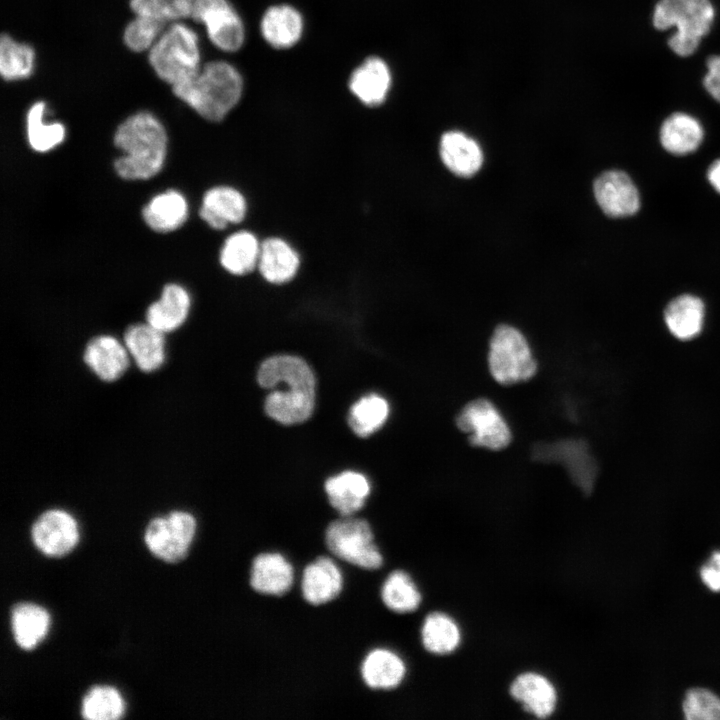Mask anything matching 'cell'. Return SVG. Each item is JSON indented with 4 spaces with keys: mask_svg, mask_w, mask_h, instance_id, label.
<instances>
[{
    "mask_svg": "<svg viewBox=\"0 0 720 720\" xmlns=\"http://www.w3.org/2000/svg\"><path fill=\"white\" fill-rule=\"evenodd\" d=\"M327 548L338 558L364 569H377L382 555L374 542L370 525L364 519L343 516L326 529Z\"/></svg>",
    "mask_w": 720,
    "mask_h": 720,
    "instance_id": "52a82bcc",
    "label": "cell"
},
{
    "mask_svg": "<svg viewBox=\"0 0 720 720\" xmlns=\"http://www.w3.org/2000/svg\"><path fill=\"white\" fill-rule=\"evenodd\" d=\"M514 699L525 710L538 718L550 716L556 706L557 695L553 685L542 675L524 673L519 675L510 688Z\"/></svg>",
    "mask_w": 720,
    "mask_h": 720,
    "instance_id": "d4e9b609",
    "label": "cell"
},
{
    "mask_svg": "<svg viewBox=\"0 0 720 720\" xmlns=\"http://www.w3.org/2000/svg\"><path fill=\"white\" fill-rule=\"evenodd\" d=\"M194 3L195 0H130V8L136 15L167 23L191 17Z\"/></svg>",
    "mask_w": 720,
    "mask_h": 720,
    "instance_id": "8d00e7d4",
    "label": "cell"
},
{
    "mask_svg": "<svg viewBox=\"0 0 720 720\" xmlns=\"http://www.w3.org/2000/svg\"><path fill=\"white\" fill-rule=\"evenodd\" d=\"M384 604L397 613H407L418 608L421 595L410 576L400 570L392 572L381 590Z\"/></svg>",
    "mask_w": 720,
    "mask_h": 720,
    "instance_id": "e575fe53",
    "label": "cell"
},
{
    "mask_svg": "<svg viewBox=\"0 0 720 720\" xmlns=\"http://www.w3.org/2000/svg\"><path fill=\"white\" fill-rule=\"evenodd\" d=\"M706 67L707 72L703 79L704 88L720 103V55L709 57Z\"/></svg>",
    "mask_w": 720,
    "mask_h": 720,
    "instance_id": "ab89813d",
    "label": "cell"
},
{
    "mask_svg": "<svg viewBox=\"0 0 720 720\" xmlns=\"http://www.w3.org/2000/svg\"><path fill=\"white\" fill-rule=\"evenodd\" d=\"M196 531V520L186 511H172L153 518L147 525L144 540L157 558L175 563L185 558Z\"/></svg>",
    "mask_w": 720,
    "mask_h": 720,
    "instance_id": "ba28073f",
    "label": "cell"
},
{
    "mask_svg": "<svg viewBox=\"0 0 720 720\" xmlns=\"http://www.w3.org/2000/svg\"><path fill=\"white\" fill-rule=\"evenodd\" d=\"M405 665L401 658L390 650L375 649L364 659L361 674L364 682L372 689H391L404 678Z\"/></svg>",
    "mask_w": 720,
    "mask_h": 720,
    "instance_id": "f546056e",
    "label": "cell"
},
{
    "mask_svg": "<svg viewBox=\"0 0 720 720\" xmlns=\"http://www.w3.org/2000/svg\"><path fill=\"white\" fill-rule=\"evenodd\" d=\"M682 709L689 720H720V698L705 688L687 691Z\"/></svg>",
    "mask_w": 720,
    "mask_h": 720,
    "instance_id": "f35d334b",
    "label": "cell"
},
{
    "mask_svg": "<svg viewBox=\"0 0 720 720\" xmlns=\"http://www.w3.org/2000/svg\"><path fill=\"white\" fill-rule=\"evenodd\" d=\"M292 565L279 553L259 554L252 563L250 584L259 593L283 595L292 586Z\"/></svg>",
    "mask_w": 720,
    "mask_h": 720,
    "instance_id": "7402d4cb",
    "label": "cell"
},
{
    "mask_svg": "<svg viewBox=\"0 0 720 720\" xmlns=\"http://www.w3.org/2000/svg\"><path fill=\"white\" fill-rule=\"evenodd\" d=\"M114 144L123 155L114 162L116 173L126 180H146L162 168L167 152V134L149 112H139L122 122Z\"/></svg>",
    "mask_w": 720,
    "mask_h": 720,
    "instance_id": "7a4b0ae2",
    "label": "cell"
},
{
    "mask_svg": "<svg viewBox=\"0 0 720 720\" xmlns=\"http://www.w3.org/2000/svg\"><path fill=\"white\" fill-rule=\"evenodd\" d=\"M148 59L158 77L172 86L189 79L200 70L197 34L174 23L150 48Z\"/></svg>",
    "mask_w": 720,
    "mask_h": 720,
    "instance_id": "5b68a950",
    "label": "cell"
},
{
    "mask_svg": "<svg viewBox=\"0 0 720 720\" xmlns=\"http://www.w3.org/2000/svg\"><path fill=\"white\" fill-rule=\"evenodd\" d=\"M703 583L712 591H720V551H715L709 561L701 568Z\"/></svg>",
    "mask_w": 720,
    "mask_h": 720,
    "instance_id": "60d3db41",
    "label": "cell"
},
{
    "mask_svg": "<svg viewBox=\"0 0 720 720\" xmlns=\"http://www.w3.org/2000/svg\"><path fill=\"white\" fill-rule=\"evenodd\" d=\"M49 614L41 606L21 602L11 609V629L16 644L24 649H33L46 635Z\"/></svg>",
    "mask_w": 720,
    "mask_h": 720,
    "instance_id": "f1b7e54d",
    "label": "cell"
},
{
    "mask_svg": "<svg viewBox=\"0 0 720 720\" xmlns=\"http://www.w3.org/2000/svg\"><path fill=\"white\" fill-rule=\"evenodd\" d=\"M191 18L205 25L210 41L217 48L235 52L242 47L244 25L227 0H195Z\"/></svg>",
    "mask_w": 720,
    "mask_h": 720,
    "instance_id": "30bf717a",
    "label": "cell"
},
{
    "mask_svg": "<svg viewBox=\"0 0 720 720\" xmlns=\"http://www.w3.org/2000/svg\"><path fill=\"white\" fill-rule=\"evenodd\" d=\"M83 359L98 378L113 382L126 372L131 357L124 342L111 335H100L88 342Z\"/></svg>",
    "mask_w": 720,
    "mask_h": 720,
    "instance_id": "5bb4252c",
    "label": "cell"
},
{
    "mask_svg": "<svg viewBox=\"0 0 720 720\" xmlns=\"http://www.w3.org/2000/svg\"><path fill=\"white\" fill-rule=\"evenodd\" d=\"M439 151L445 166L458 176L474 175L483 163L479 144L462 131L445 132L440 139Z\"/></svg>",
    "mask_w": 720,
    "mask_h": 720,
    "instance_id": "d6986e66",
    "label": "cell"
},
{
    "mask_svg": "<svg viewBox=\"0 0 720 720\" xmlns=\"http://www.w3.org/2000/svg\"><path fill=\"white\" fill-rule=\"evenodd\" d=\"M35 53L25 43L16 42L8 34L0 39V73L7 81L24 79L31 75Z\"/></svg>",
    "mask_w": 720,
    "mask_h": 720,
    "instance_id": "4dcf8cb0",
    "label": "cell"
},
{
    "mask_svg": "<svg viewBox=\"0 0 720 720\" xmlns=\"http://www.w3.org/2000/svg\"><path fill=\"white\" fill-rule=\"evenodd\" d=\"M301 265L300 255L285 239L270 236L261 241L257 270L270 284L282 285L297 275Z\"/></svg>",
    "mask_w": 720,
    "mask_h": 720,
    "instance_id": "9a60e30c",
    "label": "cell"
},
{
    "mask_svg": "<svg viewBox=\"0 0 720 720\" xmlns=\"http://www.w3.org/2000/svg\"><path fill=\"white\" fill-rule=\"evenodd\" d=\"M260 31L270 46L277 49L290 48L302 36L303 18L299 11L290 5H274L264 12Z\"/></svg>",
    "mask_w": 720,
    "mask_h": 720,
    "instance_id": "ffe728a7",
    "label": "cell"
},
{
    "mask_svg": "<svg viewBox=\"0 0 720 720\" xmlns=\"http://www.w3.org/2000/svg\"><path fill=\"white\" fill-rule=\"evenodd\" d=\"M123 342L131 359L143 372H153L165 362V334L147 322L129 326Z\"/></svg>",
    "mask_w": 720,
    "mask_h": 720,
    "instance_id": "e0dca14e",
    "label": "cell"
},
{
    "mask_svg": "<svg viewBox=\"0 0 720 720\" xmlns=\"http://www.w3.org/2000/svg\"><path fill=\"white\" fill-rule=\"evenodd\" d=\"M165 25L164 21L137 15L125 28L124 42L129 49L135 52L149 49L161 36Z\"/></svg>",
    "mask_w": 720,
    "mask_h": 720,
    "instance_id": "74e56055",
    "label": "cell"
},
{
    "mask_svg": "<svg viewBox=\"0 0 720 720\" xmlns=\"http://www.w3.org/2000/svg\"><path fill=\"white\" fill-rule=\"evenodd\" d=\"M421 635L424 647L435 654L450 653L460 642V631L457 624L442 613H432L427 616Z\"/></svg>",
    "mask_w": 720,
    "mask_h": 720,
    "instance_id": "1f68e13d",
    "label": "cell"
},
{
    "mask_svg": "<svg viewBox=\"0 0 720 720\" xmlns=\"http://www.w3.org/2000/svg\"><path fill=\"white\" fill-rule=\"evenodd\" d=\"M457 427L467 433L471 445L498 451L512 439L511 431L497 408L487 399L467 403L456 417Z\"/></svg>",
    "mask_w": 720,
    "mask_h": 720,
    "instance_id": "9c48e42d",
    "label": "cell"
},
{
    "mask_svg": "<svg viewBox=\"0 0 720 720\" xmlns=\"http://www.w3.org/2000/svg\"><path fill=\"white\" fill-rule=\"evenodd\" d=\"M703 127L693 116L676 112L667 117L660 127V142L663 148L675 155L694 152L702 143Z\"/></svg>",
    "mask_w": 720,
    "mask_h": 720,
    "instance_id": "484cf974",
    "label": "cell"
},
{
    "mask_svg": "<svg viewBox=\"0 0 720 720\" xmlns=\"http://www.w3.org/2000/svg\"><path fill=\"white\" fill-rule=\"evenodd\" d=\"M715 10L710 0H658L652 24L660 31L675 27L668 39L670 49L681 57L695 53L710 32Z\"/></svg>",
    "mask_w": 720,
    "mask_h": 720,
    "instance_id": "277c9868",
    "label": "cell"
},
{
    "mask_svg": "<svg viewBox=\"0 0 720 720\" xmlns=\"http://www.w3.org/2000/svg\"><path fill=\"white\" fill-rule=\"evenodd\" d=\"M705 306L694 295L683 294L672 299L664 310V321L670 334L680 341H690L703 330Z\"/></svg>",
    "mask_w": 720,
    "mask_h": 720,
    "instance_id": "44dd1931",
    "label": "cell"
},
{
    "mask_svg": "<svg viewBox=\"0 0 720 720\" xmlns=\"http://www.w3.org/2000/svg\"><path fill=\"white\" fill-rule=\"evenodd\" d=\"M348 86L364 105L379 106L385 102L391 89V70L382 58L368 57L352 72Z\"/></svg>",
    "mask_w": 720,
    "mask_h": 720,
    "instance_id": "2e32d148",
    "label": "cell"
},
{
    "mask_svg": "<svg viewBox=\"0 0 720 720\" xmlns=\"http://www.w3.org/2000/svg\"><path fill=\"white\" fill-rule=\"evenodd\" d=\"M261 387L273 389L266 397L269 417L290 425L307 420L314 407L315 379L307 363L296 356L277 355L266 359L258 370Z\"/></svg>",
    "mask_w": 720,
    "mask_h": 720,
    "instance_id": "6da1fadb",
    "label": "cell"
},
{
    "mask_svg": "<svg viewBox=\"0 0 720 720\" xmlns=\"http://www.w3.org/2000/svg\"><path fill=\"white\" fill-rule=\"evenodd\" d=\"M389 407L385 399L371 394L358 400L350 409L348 422L360 437H367L386 421Z\"/></svg>",
    "mask_w": 720,
    "mask_h": 720,
    "instance_id": "836d02e7",
    "label": "cell"
},
{
    "mask_svg": "<svg viewBox=\"0 0 720 720\" xmlns=\"http://www.w3.org/2000/svg\"><path fill=\"white\" fill-rule=\"evenodd\" d=\"M146 224L154 231L167 233L178 229L188 217L185 197L176 190H168L153 197L142 211Z\"/></svg>",
    "mask_w": 720,
    "mask_h": 720,
    "instance_id": "83f0119b",
    "label": "cell"
},
{
    "mask_svg": "<svg viewBox=\"0 0 720 720\" xmlns=\"http://www.w3.org/2000/svg\"><path fill=\"white\" fill-rule=\"evenodd\" d=\"M190 307L187 290L178 284H167L160 298L147 308L146 322L164 334L175 331L186 321Z\"/></svg>",
    "mask_w": 720,
    "mask_h": 720,
    "instance_id": "ac0fdd59",
    "label": "cell"
},
{
    "mask_svg": "<svg viewBox=\"0 0 720 720\" xmlns=\"http://www.w3.org/2000/svg\"><path fill=\"white\" fill-rule=\"evenodd\" d=\"M248 211V203L238 189L219 185L208 189L202 198L200 217L214 230L241 223Z\"/></svg>",
    "mask_w": 720,
    "mask_h": 720,
    "instance_id": "4fadbf2b",
    "label": "cell"
},
{
    "mask_svg": "<svg viewBox=\"0 0 720 720\" xmlns=\"http://www.w3.org/2000/svg\"><path fill=\"white\" fill-rule=\"evenodd\" d=\"M342 585L343 578L337 565L330 558L321 556L306 566L301 586L305 600L320 605L338 596Z\"/></svg>",
    "mask_w": 720,
    "mask_h": 720,
    "instance_id": "603a6c76",
    "label": "cell"
},
{
    "mask_svg": "<svg viewBox=\"0 0 720 720\" xmlns=\"http://www.w3.org/2000/svg\"><path fill=\"white\" fill-rule=\"evenodd\" d=\"M44 102H36L27 113V136L31 148L46 152L59 145L65 138V127L61 123L45 124Z\"/></svg>",
    "mask_w": 720,
    "mask_h": 720,
    "instance_id": "d590c367",
    "label": "cell"
},
{
    "mask_svg": "<svg viewBox=\"0 0 720 720\" xmlns=\"http://www.w3.org/2000/svg\"><path fill=\"white\" fill-rule=\"evenodd\" d=\"M488 365L495 381L505 386L528 381L537 371L524 335L506 324L497 326L491 336Z\"/></svg>",
    "mask_w": 720,
    "mask_h": 720,
    "instance_id": "8992f818",
    "label": "cell"
},
{
    "mask_svg": "<svg viewBox=\"0 0 720 720\" xmlns=\"http://www.w3.org/2000/svg\"><path fill=\"white\" fill-rule=\"evenodd\" d=\"M593 189L598 205L607 216H631L640 208L638 190L625 172H604L595 180Z\"/></svg>",
    "mask_w": 720,
    "mask_h": 720,
    "instance_id": "7c38bea8",
    "label": "cell"
},
{
    "mask_svg": "<svg viewBox=\"0 0 720 720\" xmlns=\"http://www.w3.org/2000/svg\"><path fill=\"white\" fill-rule=\"evenodd\" d=\"M260 248L261 242L252 231H236L225 239L220 249V264L232 275H247L257 269Z\"/></svg>",
    "mask_w": 720,
    "mask_h": 720,
    "instance_id": "cb8c5ba5",
    "label": "cell"
},
{
    "mask_svg": "<svg viewBox=\"0 0 720 720\" xmlns=\"http://www.w3.org/2000/svg\"><path fill=\"white\" fill-rule=\"evenodd\" d=\"M707 177L713 188L720 193V159H717L710 165Z\"/></svg>",
    "mask_w": 720,
    "mask_h": 720,
    "instance_id": "b9f144b4",
    "label": "cell"
},
{
    "mask_svg": "<svg viewBox=\"0 0 720 720\" xmlns=\"http://www.w3.org/2000/svg\"><path fill=\"white\" fill-rule=\"evenodd\" d=\"M78 537L76 520L61 509L43 512L31 527L34 545L49 557H61L69 553L78 542Z\"/></svg>",
    "mask_w": 720,
    "mask_h": 720,
    "instance_id": "8fae6325",
    "label": "cell"
},
{
    "mask_svg": "<svg viewBox=\"0 0 720 720\" xmlns=\"http://www.w3.org/2000/svg\"><path fill=\"white\" fill-rule=\"evenodd\" d=\"M176 97L208 121L218 122L237 105L243 91L239 71L225 61L206 63L194 76L172 86Z\"/></svg>",
    "mask_w": 720,
    "mask_h": 720,
    "instance_id": "3957f363",
    "label": "cell"
},
{
    "mask_svg": "<svg viewBox=\"0 0 720 720\" xmlns=\"http://www.w3.org/2000/svg\"><path fill=\"white\" fill-rule=\"evenodd\" d=\"M325 490L330 504L342 515L351 516L360 510L370 492V485L360 473L346 471L329 478Z\"/></svg>",
    "mask_w": 720,
    "mask_h": 720,
    "instance_id": "4316f807",
    "label": "cell"
},
{
    "mask_svg": "<svg viewBox=\"0 0 720 720\" xmlns=\"http://www.w3.org/2000/svg\"><path fill=\"white\" fill-rule=\"evenodd\" d=\"M124 712V702L117 689L107 685L91 687L82 698L81 715L89 720H115Z\"/></svg>",
    "mask_w": 720,
    "mask_h": 720,
    "instance_id": "d6a6232c",
    "label": "cell"
}]
</instances>
